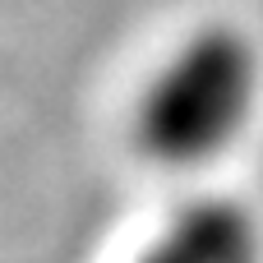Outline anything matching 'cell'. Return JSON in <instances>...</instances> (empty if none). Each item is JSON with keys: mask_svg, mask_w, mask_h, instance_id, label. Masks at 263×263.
<instances>
[{"mask_svg": "<svg viewBox=\"0 0 263 263\" xmlns=\"http://www.w3.org/2000/svg\"><path fill=\"white\" fill-rule=\"evenodd\" d=\"M250 236L245 222L227 208H199L190 213L143 263H245Z\"/></svg>", "mask_w": 263, "mask_h": 263, "instance_id": "2", "label": "cell"}, {"mask_svg": "<svg viewBox=\"0 0 263 263\" xmlns=\"http://www.w3.org/2000/svg\"><path fill=\"white\" fill-rule=\"evenodd\" d=\"M259 102V51L236 28H199L185 37L134 102V143L162 166L213 162Z\"/></svg>", "mask_w": 263, "mask_h": 263, "instance_id": "1", "label": "cell"}]
</instances>
